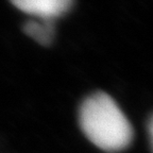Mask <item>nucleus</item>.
Listing matches in <instances>:
<instances>
[{
	"mask_svg": "<svg viewBox=\"0 0 153 153\" xmlns=\"http://www.w3.org/2000/svg\"><path fill=\"white\" fill-rule=\"evenodd\" d=\"M15 7L33 18L53 20L66 14L74 0H11Z\"/></svg>",
	"mask_w": 153,
	"mask_h": 153,
	"instance_id": "nucleus-2",
	"label": "nucleus"
},
{
	"mask_svg": "<svg viewBox=\"0 0 153 153\" xmlns=\"http://www.w3.org/2000/svg\"><path fill=\"white\" fill-rule=\"evenodd\" d=\"M79 121L86 137L106 152L124 150L133 139V129L126 115L114 99L102 91L83 101Z\"/></svg>",
	"mask_w": 153,
	"mask_h": 153,
	"instance_id": "nucleus-1",
	"label": "nucleus"
},
{
	"mask_svg": "<svg viewBox=\"0 0 153 153\" xmlns=\"http://www.w3.org/2000/svg\"><path fill=\"white\" fill-rule=\"evenodd\" d=\"M25 32L38 44L47 46L53 41L54 24L53 20L32 18L25 25Z\"/></svg>",
	"mask_w": 153,
	"mask_h": 153,
	"instance_id": "nucleus-3",
	"label": "nucleus"
}]
</instances>
